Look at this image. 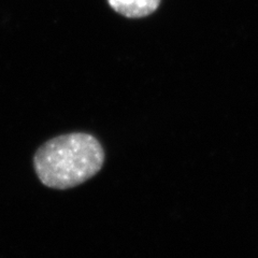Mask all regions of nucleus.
Masks as SVG:
<instances>
[{
	"label": "nucleus",
	"mask_w": 258,
	"mask_h": 258,
	"mask_svg": "<svg viewBox=\"0 0 258 258\" xmlns=\"http://www.w3.org/2000/svg\"><path fill=\"white\" fill-rule=\"evenodd\" d=\"M104 163V151L94 136L71 133L57 136L40 147L34 156V168L45 186L69 189L98 173Z\"/></svg>",
	"instance_id": "obj_1"
},
{
	"label": "nucleus",
	"mask_w": 258,
	"mask_h": 258,
	"mask_svg": "<svg viewBox=\"0 0 258 258\" xmlns=\"http://www.w3.org/2000/svg\"><path fill=\"white\" fill-rule=\"evenodd\" d=\"M161 0H108L115 12L129 19L144 18L155 12Z\"/></svg>",
	"instance_id": "obj_2"
}]
</instances>
